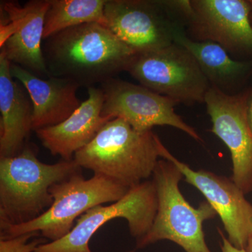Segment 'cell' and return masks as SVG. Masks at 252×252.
Segmentation results:
<instances>
[{
	"instance_id": "obj_16",
	"label": "cell",
	"mask_w": 252,
	"mask_h": 252,
	"mask_svg": "<svg viewBox=\"0 0 252 252\" xmlns=\"http://www.w3.org/2000/svg\"><path fill=\"white\" fill-rule=\"evenodd\" d=\"M11 63L0 55V157H14L26 147L32 130L33 104L10 71Z\"/></svg>"
},
{
	"instance_id": "obj_17",
	"label": "cell",
	"mask_w": 252,
	"mask_h": 252,
	"mask_svg": "<svg viewBox=\"0 0 252 252\" xmlns=\"http://www.w3.org/2000/svg\"><path fill=\"white\" fill-rule=\"evenodd\" d=\"M175 44L188 50L196 60L211 87L228 94L252 72V61H238L217 43L195 41L186 34L185 28L175 34Z\"/></svg>"
},
{
	"instance_id": "obj_13",
	"label": "cell",
	"mask_w": 252,
	"mask_h": 252,
	"mask_svg": "<svg viewBox=\"0 0 252 252\" xmlns=\"http://www.w3.org/2000/svg\"><path fill=\"white\" fill-rule=\"evenodd\" d=\"M160 157L182 172L186 182L200 192L220 217L228 239L235 248L245 249L252 231V204L231 178L207 170H194L174 157L160 142Z\"/></svg>"
},
{
	"instance_id": "obj_23",
	"label": "cell",
	"mask_w": 252,
	"mask_h": 252,
	"mask_svg": "<svg viewBox=\"0 0 252 252\" xmlns=\"http://www.w3.org/2000/svg\"><path fill=\"white\" fill-rule=\"evenodd\" d=\"M126 252H135V250H129V251H127Z\"/></svg>"
},
{
	"instance_id": "obj_14",
	"label": "cell",
	"mask_w": 252,
	"mask_h": 252,
	"mask_svg": "<svg viewBox=\"0 0 252 252\" xmlns=\"http://www.w3.org/2000/svg\"><path fill=\"white\" fill-rule=\"evenodd\" d=\"M88 94L87 99L64 122L35 131L41 144L53 156L73 160L74 154L90 144L104 124L112 120L102 115L104 96L100 88H89Z\"/></svg>"
},
{
	"instance_id": "obj_19",
	"label": "cell",
	"mask_w": 252,
	"mask_h": 252,
	"mask_svg": "<svg viewBox=\"0 0 252 252\" xmlns=\"http://www.w3.org/2000/svg\"><path fill=\"white\" fill-rule=\"evenodd\" d=\"M40 236L39 233H31L0 238V252H36L39 245L46 243V239Z\"/></svg>"
},
{
	"instance_id": "obj_6",
	"label": "cell",
	"mask_w": 252,
	"mask_h": 252,
	"mask_svg": "<svg viewBox=\"0 0 252 252\" xmlns=\"http://www.w3.org/2000/svg\"><path fill=\"white\" fill-rule=\"evenodd\" d=\"M126 72L140 85L187 105L204 102L210 84L193 55L179 44L135 54Z\"/></svg>"
},
{
	"instance_id": "obj_22",
	"label": "cell",
	"mask_w": 252,
	"mask_h": 252,
	"mask_svg": "<svg viewBox=\"0 0 252 252\" xmlns=\"http://www.w3.org/2000/svg\"><path fill=\"white\" fill-rule=\"evenodd\" d=\"M245 250L246 252H252V231L251 234L250 235V237H249L246 248Z\"/></svg>"
},
{
	"instance_id": "obj_21",
	"label": "cell",
	"mask_w": 252,
	"mask_h": 252,
	"mask_svg": "<svg viewBox=\"0 0 252 252\" xmlns=\"http://www.w3.org/2000/svg\"><path fill=\"white\" fill-rule=\"evenodd\" d=\"M248 119L252 130V87L249 91L248 95Z\"/></svg>"
},
{
	"instance_id": "obj_9",
	"label": "cell",
	"mask_w": 252,
	"mask_h": 252,
	"mask_svg": "<svg viewBox=\"0 0 252 252\" xmlns=\"http://www.w3.org/2000/svg\"><path fill=\"white\" fill-rule=\"evenodd\" d=\"M193 40L210 41L234 54H252V6L245 0H181Z\"/></svg>"
},
{
	"instance_id": "obj_12",
	"label": "cell",
	"mask_w": 252,
	"mask_h": 252,
	"mask_svg": "<svg viewBox=\"0 0 252 252\" xmlns=\"http://www.w3.org/2000/svg\"><path fill=\"white\" fill-rule=\"evenodd\" d=\"M49 0H31L21 6L1 1L0 55L34 75L48 79L42 50L44 19Z\"/></svg>"
},
{
	"instance_id": "obj_3",
	"label": "cell",
	"mask_w": 252,
	"mask_h": 252,
	"mask_svg": "<svg viewBox=\"0 0 252 252\" xmlns=\"http://www.w3.org/2000/svg\"><path fill=\"white\" fill-rule=\"evenodd\" d=\"M74 159L40 161L31 145L14 157H0V225H19L40 217L54 203L53 185L81 172Z\"/></svg>"
},
{
	"instance_id": "obj_2",
	"label": "cell",
	"mask_w": 252,
	"mask_h": 252,
	"mask_svg": "<svg viewBox=\"0 0 252 252\" xmlns=\"http://www.w3.org/2000/svg\"><path fill=\"white\" fill-rule=\"evenodd\" d=\"M161 142L152 130L140 132L119 118L106 123L90 144L74 154L81 168L127 188L152 177Z\"/></svg>"
},
{
	"instance_id": "obj_20",
	"label": "cell",
	"mask_w": 252,
	"mask_h": 252,
	"mask_svg": "<svg viewBox=\"0 0 252 252\" xmlns=\"http://www.w3.org/2000/svg\"><path fill=\"white\" fill-rule=\"evenodd\" d=\"M217 230L220 235V248L221 252H246L245 249L237 248L234 245H232L220 228H217Z\"/></svg>"
},
{
	"instance_id": "obj_24",
	"label": "cell",
	"mask_w": 252,
	"mask_h": 252,
	"mask_svg": "<svg viewBox=\"0 0 252 252\" xmlns=\"http://www.w3.org/2000/svg\"><path fill=\"white\" fill-rule=\"evenodd\" d=\"M250 19H251V22H252V11L251 16H250Z\"/></svg>"
},
{
	"instance_id": "obj_1",
	"label": "cell",
	"mask_w": 252,
	"mask_h": 252,
	"mask_svg": "<svg viewBox=\"0 0 252 252\" xmlns=\"http://www.w3.org/2000/svg\"><path fill=\"white\" fill-rule=\"evenodd\" d=\"M43 54L50 77L80 87H94L127 70L135 54L99 23L64 30L44 40Z\"/></svg>"
},
{
	"instance_id": "obj_5",
	"label": "cell",
	"mask_w": 252,
	"mask_h": 252,
	"mask_svg": "<svg viewBox=\"0 0 252 252\" xmlns=\"http://www.w3.org/2000/svg\"><path fill=\"white\" fill-rule=\"evenodd\" d=\"M129 190L104 176L86 180L78 172L50 188L54 203L40 217L22 224L0 225V238L36 233L50 242L57 241L70 233L81 215L97 205L115 203Z\"/></svg>"
},
{
	"instance_id": "obj_4",
	"label": "cell",
	"mask_w": 252,
	"mask_h": 252,
	"mask_svg": "<svg viewBox=\"0 0 252 252\" xmlns=\"http://www.w3.org/2000/svg\"><path fill=\"white\" fill-rule=\"evenodd\" d=\"M184 176L172 162L161 159L152 175L158 197L157 215L143 238L136 241V249L147 248L162 240L173 242L186 252H212L207 246L203 223L217 216L207 201L195 208L180 189Z\"/></svg>"
},
{
	"instance_id": "obj_15",
	"label": "cell",
	"mask_w": 252,
	"mask_h": 252,
	"mask_svg": "<svg viewBox=\"0 0 252 252\" xmlns=\"http://www.w3.org/2000/svg\"><path fill=\"white\" fill-rule=\"evenodd\" d=\"M10 71L31 97L34 132L64 122L81 105L77 95L80 86L72 81L57 77L42 79L13 63Z\"/></svg>"
},
{
	"instance_id": "obj_10",
	"label": "cell",
	"mask_w": 252,
	"mask_h": 252,
	"mask_svg": "<svg viewBox=\"0 0 252 252\" xmlns=\"http://www.w3.org/2000/svg\"><path fill=\"white\" fill-rule=\"evenodd\" d=\"M100 89L104 117L122 119L140 132L152 130L154 126H171L201 142L197 131L175 112L177 104L171 99L143 86L115 78L101 84Z\"/></svg>"
},
{
	"instance_id": "obj_8",
	"label": "cell",
	"mask_w": 252,
	"mask_h": 252,
	"mask_svg": "<svg viewBox=\"0 0 252 252\" xmlns=\"http://www.w3.org/2000/svg\"><path fill=\"white\" fill-rule=\"evenodd\" d=\"M157 209L154 182L144 181L130 188L115 203L91 209L78 219L69 234L57 241L39 245L36 252H94L89 247L91 239L107 221L117 218L127 220L130 235L137 241L152 228Z\"/></svg>"
},
{
	"instance_id": "obj_18",
	"label": "cell",
	"mask_w": 252,
	"mask_h": 252,
	"mask_svg": "<svg viewBox=\"0 0 252 252\" xmlns=\"http://www.w3.org/2000/svg\"><path fill=\"white\" fill-rule=\"evenodd\" d=\"M107 0H49L44 19L43 39L86 23L106 26L104 6Z\"/></svg>"
},
{
	"instance_id": "obj_11",
	"label": "cell",
	"mask_w": 252,
	"mask_h": 252,
	"mask_svg": "<svg viewBox=\"0 0 252 252\" xmlns=\"http://www.w3.org/2000/svg\"><path fill=\"white\" fill-rule=\"evenodd\" d=\"M249 91L228 94L210 86L204 102L211 132L229 149L231 179L245 195L252 192V130L248 119Z\"/></svg>"
},
{
	"instance_id": "obj_7",
	"label": "cell",
	"mask_w": 252,
	"mask_h": 252,
	"mask_svg": "<svg viewBox=\"0 0 252 252\" xmlns=\"http://www.w3.org/2000/svg\"><path fill=\"white\" fill-rule=\"evenodd\" d=\"M175 1L107 0L105 27L135 54L167 47L175 43V34L185 28Z\"/></svg>"
},
{
	"instance_id": "obj_25",
	"label": "cell",
	"mask_w": 252,
	"mask_h": 252,
	"mask_svg": "<svg viewBox=\"0 0 252 252\" xmlns=\"http://www.w3.org/2000/svg\"><path fill=\"white\" fill-rule=\"evenodd\" d=\"M250 3H251L252 6V1H250Z\"/></svg>"
}]
</instances>
